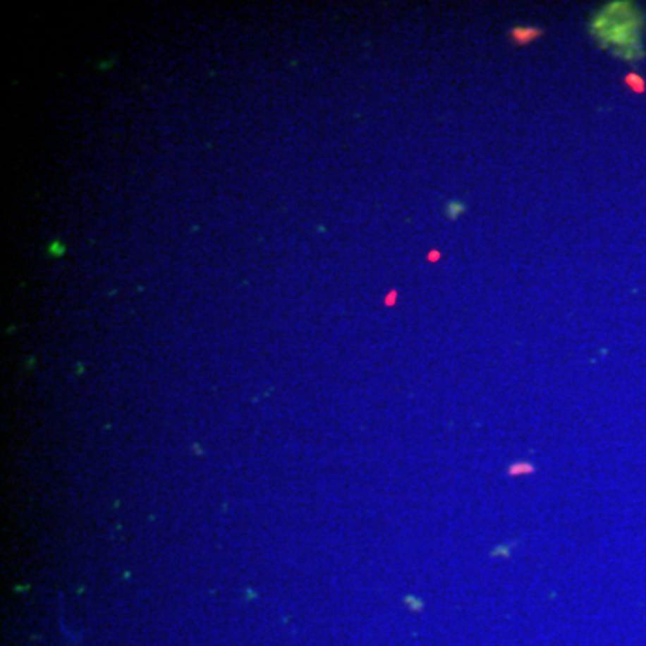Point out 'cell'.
Wrapping results in <instances>:
<instances>
[{"mask_svg": "<svg viewBox=\"0 0 646 646\" xmlns=\"http://www.w3.org/2000/svg\"><path fill=\"white\" fill-rule=\"evenodd\" d=\"M642 13L628 2L609 6L595 20V32L599 35L598 38L625 59H638L642 56Z\"/></svg>", "mask_w": 646, "mask_h": 646, "instance_id": "1", "label": "cell"}, {"mask_svg": "<svg viewBox=\"0 0 646 646\" xmlns=\"http://www.w3.org/2000/svg\"><path fill=\"white\" fill-rule=\"evenodd\" d=\"M465 210H467V205H465V203L454 197V200L447 201V205H446V216L449 217L451 221H456L458 217L461 216V214H465Z\"/></svg>", "mask_w": 646, "mask_h": 646, "instance_id": "3", "label": "cell"}, {"mask_svg": "<svg viewBox=\"0 0 646 646\" xmlns=\"http://www.w3.org/2000/svg\"><path fill=\"white\" fill-rule=\"evenodd\" d=\"M512 39L516 42L517 45H524L530 44L532 39L539 38L542 35V29H535V28H513L512 29Z\"/></svg>", "mask_w": 646, "mask_h": 646, "instance_id": "2", "label": "cell"}]
</instances>
